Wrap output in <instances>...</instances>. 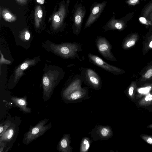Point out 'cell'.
<instances>
[{
  "label": "cell",
  "mask_w": 152,
  "mask_h": 152,
  "mask_svg": "<svg viewBox=\"0 0 152 152\" xmlns=\"http://www.w3.org/2000/svg\"><path fill=\"white\" fill-rule=\"evenodd\" d=\"M136 86L133 84L131 85L129 88L128 91V95L129 98L132 100L135 98V89Z\"/></svg>",
  "instance_id": "44dd1931"
},
{
  "label": "cell",
  "mask_w": 152,
  "mask_h": 152,
  "mask_svg": "<svg viewBox=\"0 0 152 152\" xmlns=\"http://www.w3.org/2000/svg\"><path fill=\"white\" fill-rule=\"evenodd\" d=\"M37 2L41 4H42L44 3V0H37Z\"/></svg>",
  "instance_id": "4dcf8cb0"
},
{
  "label": "cell",
  "mask_w": 152,
  "mask_h": 152,
  "mask_svg": "<svg viewBox=\"0 0 152 152\" xmlns=\"http://www.w3.org/2000/svg\"><path fill=\"white\" fill-rule=\"evenodd\" d=\"M26 96L22 98L13 97L11 98V100L15 105L18 107L22 111L26 113H30L31 112V109L26 106Z\"/></svg>",
  "instance_id": "7c38bea8"
},
{
  "label": "cell",
  "mask_w": 152,
  "mask_h": 152,
  "mask_svg": "<svg viewBox=\"0 0 152 152\" xmlns=\"http://www.w3.org/2000/svg\"><path fill=\"white\" fill-rule=\"evenodd\" d=\"M0 54H1V58H0V65L1 66V64H9L11 63L10 61L6 60L5 59L1 53V51H0Z\"/></svg>",
  "instance_id": "d4e9b609"
},
{
  "label": "cell",
  "mask_w": 152,
  "mask_h": 152,
  "mask_svg": "<svg viewBox=\"0 0 152 152\" xmlns=\"http://www.w3.org/2000/svg\"><path fill=\"white\" fill-rule=\"evenodd\" d=\"M18 125L13 121L5 132L0 136V142H4L7 145V143L14 141L16 138L18 131Z\"/></svg>",
  "instance_id": "52a82bcc"
},
{
  "label": "cell",
  "mask_w": 152,
  "mask_h": 152,
  "mask_svg": "<svg viewBox=\"0 0 152 152\" xmlns=\"http://www.w3.org/2000/svg\"><path fill=\"white\" fill-rule=\"evenodd\" d=\"M87 94V90L80 87L71 92L64 98L69 101H74L84 97Z\"/></svg>",
  "instance_id": "4fadbf2b"
},
{
  "label": "cell",
  "mask_w": 152,
  "mask_h": 152,
  "mask_svg": "<svg viewBox=\"0 0 152 152\" xmlns=\"http://www.w3.org/2000/svg\"><path fill=\"white\" fill-rule=\"evenodd\" d=\"M54 77L50 73L46 74L42 79L43 99L45 101L48 100L50 97L55 86Z\"/></svg>",
  "instance_id": "5b68a950"
},
{
  "label": "cell",
  "mask_w": 152,
  "mask_h": 152,
  "mask_svg": "<svg viewBox=\"0 0 152 152\" xmlns=\"http://www.w3.org/2000/svg\"><path fill=\"white\" fill-rule=\"evenodd\" d=\"M123 23L114 18L110 20L106 26V30H121L123 28Z\"/></svg>",
  "instance_id": "2e32d148"
},
{
  "label": "cell",
  "mask_w": 152,
  "mask_h": 152,
  "mask_svg": "<svg viewBox=\"0 0 152 152\" xmlns=\"http://www.w3.org/2000/svg\"><path fill=\"white\" fill-rule=\"evenodd\" d=\"M12 122L7 120L1 124L0 126V136L5 132L7 129L10 126Z\"/></svg>",
  "instance_id": "ffe728a7"
},
{
  "label": "cell",
  "mask_w": 152,
  "mask_h": 152,
  "mask_svg": "<svg viewBox=\"0 0 152 152\" xmlns=\"http://www.w3.org/2000/svg\"><path fill=\"white\" fill-rule=\"evenodd\" d=\"M70 135L65 134L63 135L57 146L58 150L61 152H71L72 148L70 146Z\"/></svg>",
  "instance_id": "8fae6325"
},
{
  "label": "cell",
  "mask_w": 152,
  "mask_h": 152,
  "mask_svg": "<svg viewBox=\"0 0 152 152\" xmlns=\"http://www.w3.org/2000/svg\"><path fill=\"white\" fill-rule=\"evenodd\" d=\"M30 37V33L28 31L26 32L25 34V39L26 40H28Z\"/></svg>",
  "instance_id": "4316f807"
},
{
  "label": "cell",
  "mask_w": 152,
  "mask_h": 152,
  "mask_svg": "<svg viewBox=\"0 0 152 152\" xmlns=\"http://www.w3.org/2000/svg\"><path fill=\"white\" fill-rule=\"evenodd\" d=\"M36 60L33 59L27 60L20 65L15 71L14 82H16L23 74V71L31 65H33L36 63Z\"/></svg>",
  "instance_id": "5bb4252c"
},
{
  "label": "cell",
  "mask_w": 152,
  "mask_h": 152,
  "mask_svg": "<svg viewBox=\"0 0 152 152\" xmlns=\"http://www.w3.org/2000/svg\"><path fill=\"white\" fill-rule=\"evenodd\" d=\"M79 6L76 9L74 16V24L76 32H80L83 20L85 14L84 7Z\"/></svg>",
  "instance_id": "9c48e42d"
},
{
  "label": "cell",
  "mask_w": 152,
  "mask_h": 152,
  "mask_svg": "<svg viewBox=\"0 0 152 152\" xmlns=\"http://www.w3.org/2000/svg\"><path fill=\"white\" fill-rule=\"evenodd\" d=\"M94 141L107 140L113 136V132L109 126L96 125L90 133Z\"/></svg>",
  "instance_id": "277c9868"
},
{
  "label": "cell",
  "mask_w": 152,
  "mask_h": 152,
  "mask_svg": "<svg viewBox=\"0 0 152 152\" xmlns=\"http://www.w3.org/2000/svg\"><path fill=\"white\" fill-rule=\"evenodd\" d=\"M91 140L88 137H85L82 139L80 146V152H86L89 150Z\"/></svg>",
  "instance_id": "e0dca14e"
},
{
  "label": "cell",
  "mask_w": 152,
  "mask_h": 152,
  "mask_svg": "<svg viewBox=\"0 0 152 152\" xmlns=\"http://www.w3.org/2000/svg\"><path fill=\"white\" fill-rule=\"evenodd\" d=\"M147 128L149 129H152V124L148 125L147 126Z\"/></svg>",
  "instance_id": "d6a6232c"
},
{
  "label": "cell",
  "mask_w": 152,
  "mask_h": 152,
  "mask_svg": "<svg viewBox=\"0 0 152 152\" xmlns=\"http://www.w3.org/2000/svg\"><path fill=\"white\" fill-rule=\"evenodd\" d=\"M152 76V69L148 70L145 75V77L147 79L150 78Z\"/></svg>",
  "instance_id": "484cf974"
},
{
  "label": "cell",
  "mask_w": 152,
  "mask_h": 152,
  "mask_svg": "<svg viewBox=\"0 0 152 152\" xmlns=\"http://www.w3.org/2000/svg\"><path fill=\"white\" fill-rule=\"evenodd\" d=\"M5 17L7 19H10L12 18V15L9 13H7L5 14Z\"/></svg>",
  "instance_id": "f1b7e54d"
},
{
  "label": "cell",
  "mask_w": 152,
  "mask_h": 152,
  "mask_svg": "<svg viewBox=\"0 0 152 152\" xmlns=\"http://www.w3.org/2000/svg\"><path fill=\"white\" fill-rule=\"evenodd\" d=\"M96 43L98 51L104 58L111 61L116 60L111 52L112 46L105 38L98 37Z\"/></svg>",
  "instance_id": "3957f363"
},
{
  "label": "cell",
  "mask_w": 152,
  "mask_h": 152,
  "mask_svg": "<svg viewBox=\"0 0 152 152\" xmlns=\"http://www.w3.org/2000/svg\"><path fill=\"white\" fill-rule=\"evenodd\" d=\"M138 0H130V2L131 3L134 4L136 3Z\"/></svg>",
  "instance_id": "1f68e13d"
},
{
  "label": "cell",
  "mask_w": 152,
  "mask_h": 152,
  "mask_svg": "<svg viewBox=\"0 0 152 152\" xmlns=\"http://www.w3.org/2000/svg\"><path fill=\"white\" fill-rule=\"evenodd\" d=\"M88 56L95 64L105 70L115 75L121 72L122 70L120 69L107 63L97 56L89 53Z\"/></svg>",
  "instance_id": "8992f818"
},
{
  "label": "cell",
  "mask_w": 152,
  "mask_h": 152,
  "mask_svg": "<svg viewBox=\"0 0 152 152\" xmlns=\"http://www.w3.org/2000/svg\"><path fill=\"white\" fill-rule=\"evenodd\" d=\"M50 47L56 53L66 58H72L76 54L78 46L75 43H66L60 45L52 44Z\"/></svg>",
  "instance_id": "7a4b0ae2"
},
{
  "label": "cell",
  "mask_w": 152,
  "mask_h": 152,
  "mask_svg": "<svg viewBox=\"0 0 152 152\" xmlns=\"http://www.w3.org/2000/svg\"><path fill=\"white\" fill-rule=\"evenodd\" d=\"M86 74L88 83L96 89H98L100 86L101 82L96 73L91 69H88Z\"/></svg>",
  "instance_id": "30bf717a"
},
{
  "label": "cell",
  "mask_w": 152,
  "mask_h": 152,
  "mask_svg": "<svg viewBox=\"0 0 152 152\" xmlns=\"http://www.w3.org/2000/svg\"><path fill=\"white\" fill-rule=\"evenodd\" d=\"M48 121L45 119L40 121L35 126H31L29 130L24 135L23 143L27 145L39 137L43 135L52 126L51 123L45 125Z\"/></svg>",
  "instance_id": "6da1fadb"
},
{
  "label": "cell",
  "mask_w": 152,
  "mask_h": 152,
  "mask_svg": "<svg viewBox=\"0 0 152 152\" xmlns=\"http://www.w3.org/2000/svg\"><path fill=\"white\" fill-rule=\"evenodd\" d=\"M19 2L22 4H25L26 3L27 0H17Z\"/></svg>",
  "instance_id": "f546056e"
},
{
  "label": "cell",
  "mask_w": 152,
  "mask_h": 152,
  "mask_svg": "<svg viewBox=\"0 0 152 152\" xmlns=\"http://www.w3.org/2000/svg\"><path fill=\"white\" fill-rule=\"evenodd\" d=\"M151 87L148 86L140 89L138 91L140 94H144L149 92L151 89Z\"/></svg>",
  "instance_id": "603a6c76"
},
{
  "label": "cell",
  "mask_w": 152,
  "mask_h": 152,
  "mask_svg": "<svg viewBox=\"0 0 152 152\" xmlns=\"http://www.w3.org/2000/svg\"><path fill=\"white\" fill-rule=\"evenodd\" d=\"M135 43V41L134 40H130L126 42L125 43L124 47L125 48H129L134 45Z\"/></svg>",
  "instance_id": "cb8c5ba5"
},
{
  "label": "cell",
  "mask_w": 152,
  "mask_h": 152,
  "mask_svg": "<svg viewBox=\"0 0 152 152\" xmlns=\"http://www.w3.org/2000/svg\"><path fill=\"white\" fill-rule=\"evenodd\" d=\"M149 46L151 48H152V41L150 42Z\"/></svg>",
  "instance_id": "836d02e7"
},
{
  "label": "cell",
  "mask_w": 152,
  "mask_h": 152,
  "mask_svg": "<svg viewBox=\"0 0 152 152\" xmlns=\"http://www.w3.org/2000/svg\"><path fill=\"white\" fill-rule=\"evenodd\" d=\"M140 21L143 23L145 24L147 22V20L146 19L143 17H140L139 18Z\"/></svg>",
  "instance_id": "83f0119b"
},
{
  "label": "cell",
  "mask_w": 152,
  "mask_h": 152,
  "mask_svg": "<svg viewBox=\"0 0 152 152\" xmlns=\"http://www.w3.org/2000/svg\"><path fill=\"white\" fill-rule=\"evenodd\" d=\"M152 104V93L146 95L138 102V104L141 106L146 107Z\"/></svg>",
  "instance_id": "ac0fdd59"
},
{
  "label": "cell",
  "mask_w": 152,
  "mask_h": 152,
  "mask_svg": "<svg viewBox=\"0 0 152 152\" xmlns=\"http://www.w3.org/2000/svg\"><path fill=\"white\" fill-rule=\"evenodd\" d=\"M35 12V23L37 27H39V23L41 21V19L42 16V11L40 7H37Z\"/></svg>",
  "instance_id": "d6986e66"
},
{
  "label": "cell",
  "mask_w": 152,
  "mask_h": 152,
  "mask_svg": "<svg viewBox=\"0 0 152 152\" xmlns=\"http://www.w3.org/2000/svg\"><path fill=\"white\" fill-rule=\"evenodd\" d=\"M66 10L64 7L61 6L53 18V26L55 28L58 27L61 24L64 17Z\"/></svg>",
  "instance_id": "9a60e30c"
},
{
  "label": "cell",
  "mask_w": 152,
  "mask_h": 152,
  "mask_svg": "<svg viewBox=\"0 0 152 152\" xmlns=\"http://www.w3.org/2000/svg\"><path fill=\"white\" fill-rule=\"evenodd\" d=\"M106 4V2L104 1L98 3L94 5L86 23L84 28L90 26L98 18L104 8Z\"/></svg>",
  "instance_id": "ba28073f"
},
{
  "label": "cell",
  "mask_w": 152,
  "mask_h": 152,
  "mask_svg": "<svg viewBox=\"0 0 152 152\" xmlns=\"http://www.w3.org/2000/svg\"><path fill=\"white\" fill-rule=\"evenodd\" d=\"M141 138L148 144L152 145V136L150 135L142 134L140 135Z\"/></svg>",
  "instance_id": "7402d4cb"
}]
</instances>
